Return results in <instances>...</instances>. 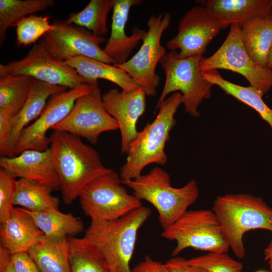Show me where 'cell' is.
Masks as SVG:
<instances>
[{
  "label": "cell",
  "mask_w": 272,
  "mask_h": 272,
  "mask_svg": "<svg viewBox=\"0 0 272 272\" xmlns=\"http://www.w3.org/2000/svg\"><path fill=\"white\" fill-rule=\"evenodd\" d=\"M49 139L63 201L66 205L79 197L93 180L112 170L104 166L98 152L79 137L53 130Z\"/></svg>",
  "instance_id": "cell-1"
},
{
  "label": "cell",
  "mask_w": 272,
  "mask_h": 272,
  "mask_svg": "<svg viewBox=\"0 0 272 272\" xmlns=\"http://www.w3.org/2000/svg\"><path fill=\"white\" fill-rule=\"evenodd\" d=\"M181 104L182 95L177 92L157 104L156 109H159V111L156 118L138 131L129 146L126 161L120 169L119 175L122 180L138 177L150 164H166L168 159L165 151L166 143L176 124L175 114Z\"/></svg>",
  "instance_id": "cell-2"
},
{
  "label": "cell",
  "mask_w": 272,
  "mask_h": 272,
  "mask_svg": "<svg viewBox=\"0 0 272 272\" xmlns=\"http://www.w3.org/2000/svg\"><path fill=\"white\" fill-rule=\"evenodd\" d=\"M225 241L238 258L246 254L243 236L264 229L272 232V208L260 197L247 193L228 194L217 197L212 209Z\"/></svg>",
  "instance_id": "cell-3"
},
{
  "label": "cell",
  "mask_w": 272,
  "mask_h": 272,
  "mask_svg": "<svg viewBox=\"0 0 272 272\" xmlns=\"http://www.w3.org/2000/svg\"><path fill=\"white\" fill-rule=\"evenodd\" d=\"M151 215V209L142 206L115 220L91 221L84 238L100 251L111 272H131L138 232Z\"/></svg>",
  "instance_id": "cell-4"
},
{
  "label": "cell",
  "mask_w": 272,
  "mask_h": 272,
  "mask_svg": "<svg viewBox=\"0 0 272 272\" xmlns=\"http://www.w3.org/2000/svg\"><path fill=\"white\" fill-rule=\"evenodd\" d=\"M121 183L131 189L139 200L149 202L156 209L163 230L180 219L199 195L195 180L183 187H174L169 173L160 167H155L148 173L134 179H121Z\"/></svg>",
  "instance_id": "cell-5"
},
{
  "label": "cell",
  "mask_w": 272,
  "mask_h": 272,
  "mask_svg": "<svg viewBox=\"0 0 272 272\" xmlns=\"http://www.w3.org/2000/svg\"><path fill=\"white\" fill-rule=\"evenodd\" d=\"M205 58L202 55L181 58L176 51L166 53L159 61L166 79L157 104L171 93L179 91L185 112L194 117L199 116V105L210 98L213 86L204 78L200 69Z\"/></svg>",
  "instance_id": "cell-6"
},
{
  "label": "cell",
  "mask_w": 272,
  "mask_h": 272,
  "mask_svg": "<svg viewBox=\"0 0 272 272\" xmlns=\"http://www.w3.org/2000/svg\"><path fill=\"white\" fill-rule=\"evenodd\" d=\"M162 238L176 243L172 252L177 256L188 248L209 252L227 253L230 249L213 210H188L171 226L163 230Z\"/></svg>",
  "instance_id": "cell-7"
},
{
  "label": "cell",
  "mask_w": 272,
  "mask_h": 272,
  "mask_svg": "<svg viewBox=\"0 0 272 272\" xmlns=\"http://www.w3.org/2000/svg\"><path fill=\"white\" fill-rule=\"evenodd\" d=\"M79 197L82 210L91 221L115 220L142 206L141 200L128 193L113 170L93 180Z\"/></svg>",
  "instance_id": "cell-8"
},
{
  "label": "cell",
  "mask_w": 272,
  "mask_h": 272,
  "mask_svg": "<svg viewBox=\"0 0 272 272\" xmlns=\"http://www.w3.org/2000/svg\"><path fill=\"white\" fill-rule=\"evenodd\" d=\"M24 75L69 89L88 82L65 61L54 54L43 40L18 60L0 64V77Z\"/></svg>",
  "instance_id": "cell-9"
},
{
  "label": "cell",
  "mask_w": 272,
  "mask_h": 272,
  "mask_svg": "<svg viewBox=\"0 0 272 272\" xmlns=\"http://www.w3.org/2000/svg\"><path fill=\"white\" fill-rule=\"evenodd\" d=\"M170 20L169 13L152 15L148 20V31L138 51L126 62L113 64L127 74L147 96H154L160 83L161 78L156 73V69L160 59L166 53L161 39Z\"/></svg>",
  "instance_id": "cell-10"
},
{
  "label": "cell",
  "mask_w": 272,
  "mask_h": 272,
  "mask_svg": "<svg viewBox=\"0 0 272 272\" xmlns=\"http://www.w3.org/2000/svg\"><path fill=\"white\" fill-rule=\"evenodd\" d=\"M200 69L202 72L223 69L237 73L262 96L272 88V70L259 65L248 54L242 42L238 24L230 26L223 44L213 55L205 58Z\"/></svg>",
  "instance_id": "cell-11"
},
{
  "label": "cell",
  "mask_w": 272,
  "mask_h": 272,
  "mask_svg": "<svg viewBox=\"0 0 272 272\" xmlns=\"http://www.w3.org/2000/svg\"><path fill=\"white\" fill-rule=\"evenodd\" d=\"M94 86L82 84L52 96L39 117L20 133L13 156L27 150L48 149L50 147V139L47 137L48 130L62 121L71 111L78 98L90 92Z\"/></svg>",
  "instance_id": "cell-12"
},
{
  "label": "cell",
  "mask_w": 272,
  "mask_h": 272,
  "mask_svg": "<svg viewBox=\"0 0 272 272\" xmlns=\"http://www.w3.org/2000/svg\"><path fill=\"white\" fill-rule=\"evenodd\" d=\"M118 129L116 121L106 110L98 85L78 98L67 115L51 129L83 138L93 145L100 135Z\"/></svg>",
  "instance_id": "cell-13"
},
{
  "label": "cell",
  "mask_w": 272,
  "mask_h": 272,
  "mask_svg": "<svg viewBox=\"0 0 272 272\" xmlns=\"http://www.w3.org/2000/svg\"><path fill=\"white\" fill-rule=\"evenodd\" d=\"M222 29L205 6H194L181 18L177 35L167 42L166 47L170 51L179 49L181 58L203 55Z\"/></svg>",
  "instance_id": "cell-14"
},
{
  "label": "cell",
  "mask_w": 272,
  "mask_h": 272,
  "mask_svg": "<svg viewBox=\"0 0 272 272\" xmlns=\"http://www.w3.org/2000/svg\"><path fill=\"white\" fill-rule=\"evenodd\" d=\"M51 25L52 29L43 36V40L61 59L66 61L74 57L84 56L111 64L115 63L100 46L107 39L76 28L64 20L53 21Z\"/></svg>",
  "instance_id": "cell-15"
},
{
  "label": "cell",
  "mask_w": 272,
  "mask_h": 272,
  "mask_svg": "<svg viewBox=\"0 0 272 272\" xmlns=\"http://www.w3.org/2000/svg\"><path fill=\"white\" fill-rule=\"evenodd\" d=\"M147 94L141 87L131 91L110 89L102 95L107 112L116 121L121 135V152L127 154L137 136V124L144 113Z\"/></svg>",
  "instance_id": "cell-16"
},
{
  "label": "cell",
  "mask_w": 272,
  "mask_h": 272,
  "mask_svg": "<svg viewBox=\"0 0 272 272\" xmlns=\"http://www.w3.org/2000/svg\"><path fill=\"white\" fill-rule=\"evenodd\" d=\"M0 166L16 178L44 185L51 190L60 188L50 147L44 151L27 150L15 156L1 157Z\"/></svg>",
  "instance_id": "cell-17"
},
{
  "label": "cell",
  "mask_w": 272,
  "mask_h": 272,
  "mask_svg": "<svg viewBox=\"0 0 272 272\" xmlns=\"http://www.w3.org/2000/svg\"><path fill=\"white\" fill-rule=\"evenodd\" d=\"M143 2L142 0H114L110 35L103 49L115 63L126 62L133 50L142 41L146 33V31L137 26L132 29L130 36H127L125 32L130 9Z\"/></svg>",
  "instance_id": "cell-18"
},
{
  "label": "cell",
  "mask_w": 272,
  "mask_h": 272,
  "mask_svg": "<svg viewBox=\"0 0 272 272\" xmlns=\"http://www.w3.org/2000/svg\"><path fill=\"white\" fill-rule=\"evenodd\" d=\"M68 88L31 78L29 94L20 111L12 117V129L6 157H13V151L21 131L40 115L48 98L64 92Z\"/></svg>",
  "instance_id": "cell-19"
},
{
  "label": "cell",
  "mask_w": 272,
  "mask_h": 272,
  "mask_svg": "<svg viewBox=\"0 0 272 272\" xmlns=\"http://www.w3.org/2000/svg\"><path fill=\"white\" fill-rule=\"evenodd\" d=\"M205 6L222 28L259 17L268 16L271 0L197 1Z\"/></svg>",
  "instance_id": "cell-20"
},
{
  "label": "cell",
  "mask_w": 272,
  "mask_h": 272,
  "mask_svg": "<svg viewBox=\"0 0 272 272\" xmlns=\"http://www.w3.org/2000/svg\"><path fill=\"white\" fill-rule=\"evenodd\" d=\"M44 235L21 208H13L11 215L1 223V245L11 254L27 252Z\"/></svg>",
  "instance_id": "cell-21"
},
{
  "label": "cell",
  "mask_w": 272,
  "mask_h": 272,
  "mask_svg": "<svg viewBox=\"0 0 272 272\" xmlns=\"http://www.w3.org/2000/svg\"><path fill=\"white\" fill-rule=\"evenodd\" d=\"M65 61L89 85H98V79H104L127 92L139 87L127 74L113 64L84 56L74 57Z\"/></svg>",
  "instance_id": "cell-22"
},
{
  "label": "cell",
  "mask_w": 272,
  "mask_h": 272,
  "mask_svg": "<svg viewBox=\"0 0 272 272\" xmlns=\"http://www.w3.org/2000/svg\"><path fill=\"white\" fill-rule=\"evenodd\" d=\"M238 24L248 54L258 64L267 67L272 44V20L268 16L259 17Z\"/></svg>",
  "instance_id": "cell-23"
},
{
  "label": "cell",
  "mask_w": 272,
  "mask_h": 272,
  "mask_svg": "<svg viewBox=\"0 0 272 272\" xmlns=\"http://www.w3.org/2000/svg\"><path fill=\"white\" fill-rule=\"evenodd\" d=\"M28 253L41 272H71L68 237L52 239L43 235Z\"/></svg>",
  "instance_id": "cell-24"
},
{
  "label": "cell",
  "mask_w": 272,
  "mask_h": 272,
  "mask_svg": "<svg viewBox=\"0 0 272 272\" xmlns=\"http://www.w3.org/2000/svg\"><path fill=\"white\" fill-rule=\"evenodd\" d=\"M22 209L30 215L44 235L49 238H67L80 234L84 229V223L79 218L71 213H62L57 209L39 211Z\"/></svg>",
  "instance_id": "cell-25"
},
{
  "label": "cell",
  "mask_w": 272,
  "mask_h": 272,
  "mask_svg": "<svg viewBox=\"0 0 272 272\" xmlns=\"http://www.w3.org/2000/svg\"><path fill=\"white\" fill-rule=\"evenodd\" d=\"M202 75L208 81L219 86L227 94L254 109L272 128V109L263 101L262 95L258 91L250 86H240L224 79L218 70L204 71Z\"/></svg>",
  "instance_id": "cell-26"
},
{
  "label": "cell",
  "mask_w": 272,
  "mask_h": 272,
  "mask_svg": "<svg viewBox=\"0 0 272 272\" xmlns=\"http://www.w3.org/2000/svg\"><path fill=\"white\" fill-rule=\"evenodd\" d=\"M48 187L23 178L16 180L13 206H20L30 211L57 209L59 199L51 194Z\"/></svg>",
  "instance_id": "cell-27"
},
{
  "label": "cell",
  "mask_w": 272,
  "mask_h": 272,
  "mask_svg": "<svg viewBox=\"0 0 272 272\" xmlns=\"http://www.w3.org/2000/svg\"><path fill=\"white\" fill-rule=\"evenodd\" d=\"M71 272H111L100 251L84 237H68Z\"/></svg>",
  "instance_id": "cell-28"
},
{
  "label": "cell",
  "mask_w": 272,
  "mask_h": 272,
  "mask_svg": "<svg viewBox=\"0 0 272 272\" xmlns=\"http://www.w3.org/2000/svg\"><path fill=\"white\" fill-rule=\"evenodd\" d=\"M114 0H91L81 11L70 14L67 24L85 27L94 35L103 37L107 33V21L113 9Z\"/></svg>",
  "instance_id": "cell-29"
},
{
  "label": "cell",
  "mask_w": 272,
  "mask_h": 272,
  "mask_svg": "<svg viewBox=\"0 0 272 272\" xmlns=\"http://www.w3.org/2000/svg\"><path fill=\"white\" fill-rule=\"evenodd\" d=\"M53 0H0V45L8 29L22 19L53 7Z\"/></svg>",
  "instance_id": "cell-30"
},
{
  "label": "cell",
  "mask_w": 272,
  "mask_h": 272,
  "mask_svg": "<svg viewBox=\"0 0 272 272\" xmlns=\"http://www.w3.org/2000/svg\"><path fill=\"white\" fill-rule=\"evenodd\" d=\"M31 78L24 75L0 77V109L13 116L18 114L28 99Z\"/></svg>",
  "instance_id": "cell-31"
},
{
  "label": "cell",
  "mask_w": 272,
  "mask_h": 272,
  "mask_svg": "<svg viewBox=\"0 0 272 272\" xmlns=\"http://www.w3.org/2000/svg\"><path fill=\"white\" fill-rule=\"evenodd\" d=\"M47 16L31 15L25 17L15 25L18 45L27 46L35 44L52 28Z\"/></svg>",
  "instance_id": "cell-32"
},
{
  "label": "cell",
  "mask_w": 272,
  "mask_h": 272,
  "mask_svg": "<svg viewBox=\"0 0 272 272\" xmlns=\"http://www.w3.org/2000/svg\"><path fill=\"white\" fill-rule=\"evenodd\" d=\"M195 266L209 272H243V265L225 252H209L188 259Z\"/></svg>",
  "instance_id": "cell-33"
},
{
  "label": "cell",
  "mask_w": 272,
  "mask_h": 272,
  "mask_svg": "<svg viewBox=\"0 0 272 272\" xmlns=\"http://www.w3.org/2000/svg\"><path fill=\"white\" fill-rule=\"evenodd\" d=\"M16 177L3 168L0 169V222L7 220L13 209Z\"/></svg>",
  "instance_id": "cell-34"
},
{
  "label": "cell",
  "mask_w": 272,
  "mask_h": 272,
  "mask_svg": "<svg viewBox=\"0 0 272 272\" xmlns=\"http://www.w3.org/2000/svg\"><path fill=\"white\" fill-rule=\"evenodd\" d=\"M13 115L8 110L0 109V153L1 157L6 156L8 145L11 136Z\"/></svg>",
  "instance_id": "cell-35"
},
{
  "label": "cell",
  "mask_w": 272,
  "mask_h": 272,
  "mask_svg": "<svg viewBox=\"0 0 272 272\" xmlns=\"http://www.w3.org/2000/svg\"><path fill=\"white\" fill-rule=\"evenodd\" d=\"M11 262L17 272H41L27 252L12 254Z\"/></svg>",
  "instance_id": "cell-36"
},
{
  "label": "cell",
  "mask_w": 272,
  "mask_h": 272,
  "mask_svg": "<svg viewBox=\"0 0 272 272\" xmlns=\"http://www.w3.org/2000/svg\"><path fill=\"white\" fill-rule=\"evenodd\" d=\"M165 264L170 272H209L201 267L190 264L182 257L173 256Z\"/></svg>",
  "instance_id": "cell-37"
},
{
  "label": "cell",
  "mask_w": 272,
  "mask_h": 272,
  "mask_svg": "<svg viewBox=\"0 0 272 272\" xmlns=\"http://www.w3.org/2000/svg\"><path fill=\"white\" fill-rule=\"evenodd\" d=\"M131 272H170L165 263L153 260L148 255L145 256L144 259L137 264Z\"/></svg>",
  "instance_id": "cell-38"
},
{
  "label": "cell",
  "mask_w": 272,
  "mask_h": 272,
  "mask_svg": "<svg viewBox=\"0 0 272 272\" xmlns=\"http://www.w3.org/2000/svg\"><path fill=\"white\" fill-rule=\"evenodd\" d=\"M264 260L267 261L270 272H272V238L264 249Z\"/></svg>",
  "instance_id": "cell-39"
},
{
  "label": "cell",
  "mask_w": 272,
  "mask_h": 272,
  "mask_svg": "<svg viewBox=\"0 0 272 272\" xmlns=\"http://www.w3.org/2000/svg\"><path fill=\"white\" fill-rule=\"evenodd\" d=\"M0 272H17L12 262L0 268Z\"/></svg>",
  "instance_id": "cell-40"
},
{
  "label": "cell",
  "mask_w": 272,
  "mask_h": 272,
  "mask_svg": "<svg viewBox=\"0 0 272 272\" xmlns=\"http://www.w3.org/2000/svg\"><path fill=\"white\" fill-rule=\"evenodd\" d=\"M267 67L272 70V44L268 53Z\"/></svg>",
  "instance_id": "cell-41"
},
{
  "label": "cell",
  "mask_w": 272,
  "mask_h": 272,
  "mask_svg": "<svg viewBox=\"0 0 272 272\" xmlns=\"http://www.w3.org/2000/svg\"><path fill=\"white\" fill-rule=\"evenodd\" d=\"M268 17L272 20V0H271L270 8Z\"/></svg>",
  "instance_id": "cell-42"
},
{
  "label": "cell",
  "mask_w": 272,
  "mask_h": 272,
  "mask_svg": "<svg viewBox=\"0 0 272 272\" xmlns=\"http://www.w3.org/2000/svg\"><path fill=\"white\" fill-rule=\"evenodd\" d=\"M256 272H267V271H265L264 270H258V271H257Z\"/></svg>",
  "instance_id": "cell-43"
},
{
  "label": "cell",
  "mask_w": 272,
  "mask_h": 272,
  "mask_svg": "<svg viewBox=\"0 0 272 272\" xmlns=\"http://www.w3.org/2000/svg\"><path fill=\"white\" fill-rule=\"evenodd\" d=\"M270 223L272 225V216H271V219H270Z\"/></svg>",
  "instance_id": "cell-44"
}]
</instances>
